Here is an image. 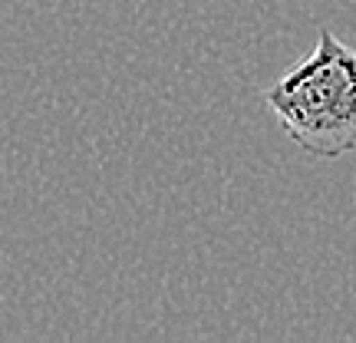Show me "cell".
Instances as JSON below:
<instances>
[{
	"instance_id": "6da1fadb",
	"label": "cell",
	"mask_w": 356,
	"mask_h": 343,
	"mask_svg": "<svg viewBox=\"0 0 356 343\" xmlns=\"http://www.w3.org/2000/svg\"><path fill=\"white\" fill-rule=\"evenodd\" d=\"M284 136L314 159L356 152V50L320 26L314 50L264 93Z\"/></svg>"
}]
</instances>
